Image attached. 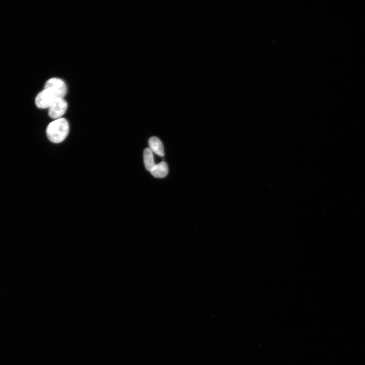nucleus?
Masks as SVG:
<instances>
[{
    "instance_id": "obj_1",
    "label": "nucleus",
    "mask_w": 365,
    "mask_h": 365,
    "mask_svg": "<svg viewBox=\"0 0 365 365\" xmlns=\"http://www.w3.org/2000/svg\"><path fill=\"white\" fill-rule=\"evenodd\" d=\"M69 125L64 118L56 119L51 122L47 127L46 134L52 142L59 143L63 141L68 135Z\"/></svg>"
},
{
    "instance_id": "obj_2",
    "label": "nucleus",
    "mask_w": 365,
    "mask_h": 365,
    "mask_svg": "<svg viewBox=\"0 0 365 365\" xmlns=\"http://www.w3.org/2000/svg\"><path fill=\"white\" fill-rule=\"evenodd\" d=\"M44 88L50 90L57 98H63L66 93L67 88L65 83L61 79L53 78L48 80Z\"/></svg>"
},
{
    "instance_id": "obj_3",
    "label": "nucleus",
    "mask_w": 365,
    "mask_h": 365,
    "mask_svg": "<svg viewBox=\"0 0 365 365\" xmlns=\"http://www.w3.org/2000/svg\"><path fill=\"white\" fill-rule=\"evenodd\" d=\"M57 99L58 98L50 90L44 88L36 96L35 103L36 106L40 108H49Z\"/></svg>"
},
{
    "instance_id": "obj_4",
    "label": "nucleus",
    "mask_w": 365,
    "mask_h": 365,
    "mask_svg": "<svg viewBox=\"0 0 365 365\" xmlns=\"http://www.w3.org/2000/svg\"><path fill=\"white\" fill-rule=\"evenodd\" d=\"M67 103L63 98L56 99L49 107V115L53 119H57L65 113Z\"/></svg>"
},
{
    "instance_id": "obj_5",
    "label": "nucleus",
    "mask_w": 365,
    "mask_h": 365,
    "mask_svg": "<svg viewBox=\"0 0 365 365\" xmlns=\"http://www.w3.org/2000/svg\"><path fill=\"white\" fill-rule=\"evenodd\" d=\"M150 149L158 155L163 157L164 155V148L161 141L156 136H152L149 140Z\"/></svg>"
},
{
    "instance_id": "obj_6",
    "label": "nucleus",
    "mask_w": 365,
    "mask_h": 365,
    "mask_svg": "<svg viewBox=\"0 0 365 365\" xmlns=\"http://www.w3.org/2000/svg\"><path fill=\"white\" fill-rule=\"evenodd\" d=\"M150 172L155 177H164L167 175L168 172L167 164L164 161H162L158 164L155 165Z\"/></svg>"
},
{
    "instance_id": "obj_7",
    "label": "nucleus",
    "mask_w": 365,
    "mask_h": 365,
    "mask_svg": "<svg viewBox=\"0 0 365 365\" xmlns=\"http://www.w3.org/2000/svg\"><path fill=\"white\" fill-rule=\"evenodd\" d=\"M143 160L145 167L148 171H151L155 166L153 153L150 148L144 149Z\"/></svg>"
}]
</instances>
